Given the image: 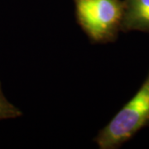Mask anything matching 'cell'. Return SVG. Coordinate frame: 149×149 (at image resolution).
I'll list each match as a JSON object with an SVG mask.
<instances>
[{
    "label": "cell",
    "mask_w": 149,
    "mask_h": 149,
    "mask_svg": "<svg viewBox=\"0 0 149 149\" xmlns=\"http://www.w3.org/2000/svg\"><path fill=\"white\" fill-rule=\"evenodd\" d=\"M149 124V74L136 95L95 139L99 148L116 149Z\"/></svg>",
    "instance_id": "cell-1"
},
{
    "label": "cell",
    "mask_w": 149,
    "mask_h": 149,
    "mask_svg": "<svg viewBox=\"0 0 149 149\" xmlns=\"http://www.w3.org/2000/svg\"><path fill=\"white\" fill-rule=\"evenodd\" d=\"M76 21L92 43H108L121 31V0H74Z\"/></svg>",
    "instance_id": "cell-2"
},
{
    "label": "cell",
    "mask_w": 149,
    "mask_h": 149,
    "mask_svg": "<svg viewBox=\"0 0 149 149\" xmlns=\"http://www.w3.org/2000/svg\"><path fill=\"white\" fill-rule=\"evenodd\" d=\"M121 31L149 32V0H123Z\"/></svg>",
    "instance_id": "cell-3"
},
{
    "label": "cell",
    "mask_w": 149,
    "mask_h": 149,
    "mask_svg": "<svg viewBox=\"0 0 149 149\" xmlns=\"http://www.w3.org/2000/svg\"><path fill=\"white\" fill-rule=\"evenodd\" d=\"M22 115V112L8 101V100L3 95L1 82H0V120L2 119H8V118H15Z\"/></svg>",
    "instance_id": "cell-4"
}]
</instances>
